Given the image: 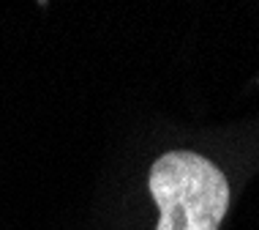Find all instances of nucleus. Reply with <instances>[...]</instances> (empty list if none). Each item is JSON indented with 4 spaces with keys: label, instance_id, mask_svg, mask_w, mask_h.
<instances>
[{
    "label": "nucleus",
    "instance_id": "nucleus-1",
    "mask_svg": "<svg viewBox=\"0 0 259 230\" xmlns=\"http://www.w3.org/2000/svg\"><path fill=\"white\" fill-rule=\"evenodd\" d=\"M150 194L161 217L156 230H219L229 208V184L210 159L169 151L150 167Z\"/></svg>",
    "mask_w": 259,
    "mask_h": 230
}]
</instances>
